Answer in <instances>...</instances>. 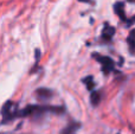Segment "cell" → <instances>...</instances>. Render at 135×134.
Here are the masks:
<instances>
[{"label": "cell", "mask_w": 135, "mask_h": 134, "mask_svg": "<svg viewBox=\"0 0 135 134\" xmlns=\"http://www.w3.org/2000/svg\"><path fill=\"white\" fill-rule=\"evenodd\" d=\"M94 57H95V59L98 62V63H101L103 73L109 74L110 71L114 70V61H113L112 58H109V57H104V56H101V55H97V54L94 55Z\"/></svg>", "instance_id": "obj_1"}, {"label": "cell", "mask_w": 135, "mask_h": 134, "mask_svg": "<svg viewBox=\"0 0 135 134\" xmlns=\"http://www.w3.org/2000/svg\"><path fill=\"white\" fill-rule=\"evenodd\" d=\"M114 33H115V28L112 27V26H108L107 25L104 27V30H103V32H102V39H104V40H112Z\"/></svg>", "instance_id": "obj_2"}, {"label": "cell", "mask_w": 135, "mask_h": 134, "mask_svg": "<svg viewBox=\"0 0 135 134\" xmlns=\"http://www.w3.org/2000/svg\"><path fill=\"white\" fill-rule=\"evenodd\" d=\"M127 42H128V46H129V51H131V54L135 55V30L131 31L128 38H127Z\"/></svg>", "instance_id": "obj_3"}, {"label": "cell", "mask_w": 135, "mask_h": 134, "mask_svg": "<svg viewBox=\"0 0 135 134\" xmlns=\"http://www.w3.org/2000/svg\"><path fill=\"white\" fill-rule=\"evenodd\" d=\"M78 127H79L78 123H70L65 130L62 132V134H75L76 133V131L78 130Z\"/></svg>", "instance_id": "obj_4"}, {"label": "cell", "mask_w": 135, "mask_h": 134, "mask_svg": "<svg viewBox=\"0 0 135 134\" xmlns=\"http://www.w3.org/2000/svg\"><path fill=\"white\" fill-rule=\"evenodd\" d=\"M90 101L93 103V106H97L101 101V94L98 92H93L90 96Z\"/></svg>", "instance_id": "obj_5"}, {"label": "cell", "mask_w": 135, "mask_h": 134, "mask_svg": "<svg viewBox=\"0 0 135 134\" xmlns=\"http://www.w3.org/2000/svg\"><path fill=\"white\" fill-rule=\"evenodd\" d=\"M37 94L39 95L40 99H50V96L52 95V92L49 89H44V88H43V89L37 90Z\"/></svg>", "instance_id": "obj_6"}, {"label": "cell", "mask_w": 135, "mask_h": 134, "mask_svg": "<svg viewBox=\"0 0 135 134\" xmlns=\"http://www.w3.org/2000/svg\"><path fill=\"white\" fill-rule=\"evenodd\" d=\"M115 12H116V14L120 17L121 19H123L124 20V14H123V4L122 2H117L116 5H115Z\"/></svg>", "instance_id": "obj_7"}, {"label": "cell", "mask_w": 135, "mask_h": 134, "mask_svg": "<svg viewBox=\"0 0 135 134\" xmlns=\"http://www.w3.org/2000/svg\"><path fill=\"white\" fill-rule=\"evenodd\" d=\"M84 82L88 84V89H91V88L94 87V80L91 76H88V78L86 80H84Z\"/></svg>", "instance_id": "obj_8"}, {"label": "cell", "mask_w": 135, "mask_h": 134, "mask_svg": "<svg viewBox=\"0 0 135 134\" xmlns=\"http://www.w3.org/2000/svg\"><path fill=\"white\" fill-rule=\"evenodd\" d=\"M133 23H135V17H133V18L131 19V21H129L128 24H129V25H131V24H133Z\"/></svg>", "instance_id": "obj_9"}, {"label": "cell", "mask_w": 135, "mask_h": 134, "mask_svg": "<svg viewBox=\"0 0 135 134\" xmlns=\"http://www.w3.org/2000/svg\"><path fill=\"white\" fill-rule=\"evenodd\" d=\"M81 1H83V2H90L89 0H81Z\"/></svg>", "instance_id": "obj_10"}, {"label": "cell", "mask_w": 135, "mask_h": 134, "mask_svg": "<svg viewBox=\"0 0 135 134\" xmlns=\"http://www.w3.org/2000/svg\"><path fill=\"white\" fill-rule=\"evenodd\" d=\"M129 2H135V0H128Z\"/></svg>", "instance_id": "obj_11"}]
</instances>
